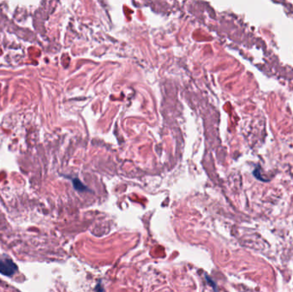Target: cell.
I'll return each mask as SVG.
<instances>
[{
  "mask_svg": "<svg viewBox=\"0 0 293 292\" xmlns=\"http://www.w3.org/2000/svg\"><path fill=\"white\" fill-rule=\"evenodd\" d=\"M73 184H74V187H75V189H77L79 191H84V190L87 189L86 186L82 184V183H81L79 180H77V179H75V180L73 181Z\"/></svg>",
  "mask_w": 293,
  "mask_h": 292,
  "instance_id": "cell-2",
  "label": "cell"
},
{
  "mask_svg": "<svg viewBox=\"0 0 293 292\" xmlns=\"http://www.w3.org/2000/svg\"><path fill=\"white\" fill-rule=\"evenodd\" d=\"M17 271V266L13 260L8 257H0V273L4 276H12Z\"/></svg>",
  "mask_w": 293,
  "mask_h": 292,
  "instance_id": "cell-1",
  "label": "cell"
}]
</instances>
